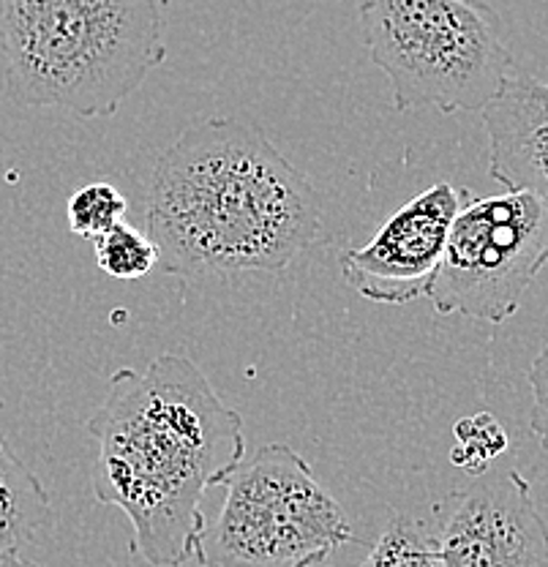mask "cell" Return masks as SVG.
Returning a JSON list of instances; mask_svg holds the SVG:
<instances>
[{
	"mask_svg": "<svg viewBox=\"0 0 548 567\" xmlns=\"http://www.w3.org/2000/svg\"><path fill=\"white\" fill-rule=\"evenodd\" d=\"M96 440L91 483L99 505L132 524V551L151 567L197 559L205 494L246 461L244 417L221 401L192 358L164 352L117 369L85 423Z\"/></svg>",
	"mask_w": 548,
	"mask_h": 567,
	"instance_id": "obj_1",
	"label": "cell"
},
{
	"mask_svg": "<svg viewBox=\"0 0 548 567\" xmlns=\"http://www.w3.org/2000/svg\"><path fill=\"white\" fill-rule=\"evenodd\" d=\"M320 229V194L257 123H197L153 167L147 238L158 265L180 279L276 274Z\"/></svg>",
	"mask_w": 548,
	"mask_h": 567,
	"instance_id": "obj_2",
	"label": "cell"
},
{
	"mask_svg": "<svg viewBox=\"0 0 548 567\" xmlns=\"http://www.w3.org/2000/svg\"><path fill=\"white\" fill-rule=\"evenodd\" d=\"M6 85L22 106L112 117L167 61L158 0H0Z\"/></svg>",
	"mask_w": 548,
	"mask_h": 567,
	"instance_id": "obj_3",
	"label": "cell"
},
{
	"mask_svg": "<svg viewBox=\"0 0 548 567\" xmlns=\"http://www.w3.org/2000/svg\"><path fill=\"white\" fill-rule=\"evenodd\" d=\"M361 25L399 112H483L516 74L483 0H363Z\"/></svg>",
	"mask_w": 548,
	"mask_h": 567,
	"instance_id": "obj_4",
	"label": "cell"
},
{
	"mask_svg": "<svg viewBox=\"0 0 548 567\" xmlns=\"http://www.w3.org/2000/svg\"><path fill=\"white\" fill-rule=\"evenodd\" d=\"M224 486L199 543L203 567H325L355 540L344 505L290 445H262Z\"/></svg>",
	"mask_w": 548,
	"mask_h": 567,
	"instance_id": "obj_5",
	"label": "cell"
},
{
	"mask_svg": "<svg viewBox=\"0 0 548 567\" xmlns=\"http://www.w3.org/2000/svg\"><path fill=\"white\" fill-rule=\"evenodd\" d=\"M548 265V208L527 192L475 197L462 188L426 298L440 317L503 324Z\"/></svg>",
	"mask_w": 548,
	"mask_h": 567,
	"instance_id": "obj_6",
	"label": "cell"
},
{
	"mask_svg": "<svg viewBox=\"0 0 548 567\" xmlns=\"http://www.w3.org/2000/svg\"><path fill=\"white\" fill-rule=\"evenodd\" d=\"M462 188L434 183L412 197L361 248L341 257V276L358 295L380 306H406L426 298L437 276Z\"/></svg>",
	"mask_w": 548,
	"mask_h": 567,
	"instance_id": "obj_7",
	"label": "cell"
},
{
	"mask_svg": "<svg viewBox=\"0 0 548 567\" xmlns=\"http://www.w3.org/2000/svg\"><path fill=\"white\" fill-rule=\"evenodd\" d=\"M440 551L445 567H548V524L527 477L486 472L447 496Z\"/></svg>",
	"mask_w": 548,
	"mask_h": 567,
	"instance_id": "obj_8",
	"label": "cell"
},
{
	"mask_svg": "<svg viewBox=\"0 0 548 567\" xmlns=\"http://www.w3.org/2000/svg\"><path fill=\"white\" fill-rule=\"evenodd\" d=\"M488 173L505 192H527L548 208V82L513 74L480 112Z\"/></svg>",
	"mask_w": 548,
	"mask_h": 567,
	"instance_id": "obj_9",
	"label": "cell"
},
{
	"mask_svg": "<svg viewBox=\"0 0 548 567\" xmlns=\"http://www.w3.org/2000/svg\"><path fill=\"white\" fill-rule=\"evenodd\" d=\"M52 524V499L0 431V557L20 554Z\"/></svg>",
	"mask_w": 548,
	"mask_h": 567,
	"instance_id": "obj_10",
	"label": "cell"
},
{
	"mask_svg": "<svg viewBox=\"0 0 548 567\" xmlns=\"http://www.w3.org/2000/svg\"><path fill=\"white\" fill-rule=\"evenodd\" d=\"M355 567H445L440 527L412 516H393L374 546Z\"/></svg>",
	"mask_w": 548,
	"mask_h": 567,
	"instance_id": "obj_11",
	"label": "cell"
},
{
	"mask_svg": "<svg viewBox=\"0 0 548 567\" xmlns=\"http://www.w3.org/2000/svg\"><path fill=\"white\" fill-rule=\"evenodd\" d=\"M456 445L451 451V464L467 472L469 477H480L492 470V464L508 451V431L492 412L462 417L453 425Z\"/></svg>",
	"mask_w": 548,
	"mask_h": 567,
	"instance_id": "obj_12",
	"label": "cell"
},
{
	"mask_svg": "<svg viewBox=\"0 0 548 567\" xmlns=\"http://www.w3.org/2000/svg\"><path fill=\"white\" fill-rule=\"evenodd\" d=\"M93 248H96L99 268L117 281L145 279L158 265V251L153 240L139 229L128 227L126 221L93 240Z\"/></svg>",
	"mask_w": 548,
	"mask_h": 567,
	"instance_id": "obj_13",
	"label": "cell"
},
{
	"mask_svg": "<svg viewBox=\"0 0 548 567\" xmlns=\"http://www.w3.org/2000/svg\"><path fill=\"white\" fill-rule=\"evenodd\" d=\"M69 229L76 238L99 240L123 224L126 216V197L110 183H87L72 194L66 205Z\"/></svg>",
	"mask_w": 548,
	"mask_h": 567,
	"instance_id": "obj_14",
	"label": "cell"
},
{
	"mask_svg": "<svg viewBox=\"0 0 548 567\" xmlns=\"http://www.w3.org/2000/svg\"><path fill=\"white\" fill-rule=\"evenodd\" d=\"M533 388V410H529V431L538 436L540 447L548 453V344L538 352L527 371Z\"/></svg>",
	"mask_w": 548,
	"mask_h": 567,
	"instance_id": "obj_15",
	"label": "cell"
},
{
	"mask_svg": "<svg viewBox=\"0 0 548 567\" xmlns=\"http://www.w3.org/2000/svg\"><path fill=\"white\" fill-rule=\"evenodd\" d=\"M0 567H39L31 559L20 557V554H9V557H0Z\"/></svg>",
	"mask_w": 548,
	"mask_h": 567,
	"instance_id": "obj_16",
	"label": "cell"
}]
</instances>
